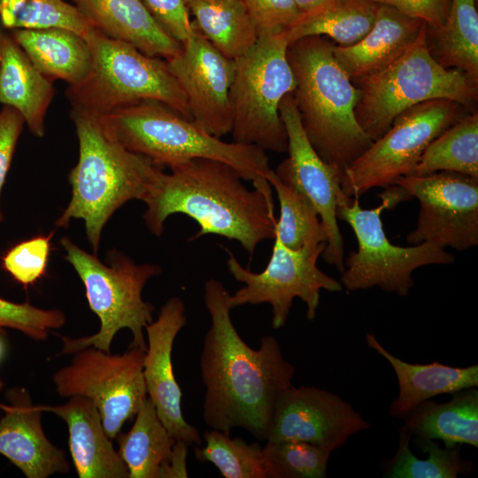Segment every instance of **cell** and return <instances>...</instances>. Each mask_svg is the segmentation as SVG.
Here are the masks:
<instances>
[{
	"instance_id": "obj_1",
	"label": "cell",
	"mask_w": 478,
	"mask_h": 478,
	"mask_svg": "<svg viewBox=\"0 0 478 478\" xmlns=\"http://www.w3.org/2000/svg\"><path fill=\"white\" fill-rule=\"evenodd\" d=\"M229 297L221 281H205L204 302L211 324L200 357L203 419L212 429L230 434L240 427L266 441L274 404L293 385L295 367L275 337H262L258 350L242 339L231 320Z\"/></svg>"
},
{
	"instance_id": "obj_2",
	"label": "cell",
	"mask_w": 478,
	"mask_h": 478,
	"mask_svg": "<svg viewBox=\"0 0 478 478\" xmlns=\"http://www.w3.org/2000/svg\"><path fill=\"white\" fill-rule=\"evenodd\" d=\"M156 174L143 201V219L156 236L164 232L166 219L182 213L200 227L189 240L217 235L237 241L250 254L258 244L275 236L272 186L266 179L245 187L240 173L229 165L195 158Z\"/></svg>"
},
{
	"instance_id": "obj_3",
	"label": "cell",
	"mask_w": 478,
	"mask_h": 478,
	"mask_svg": "<svg viewBox=\"0 0 478 478\" xmlns=\"http://www.w3.org/2000/svg\"><path fill=\"white\" fill-rule=\"evenodd\" d=\"M79 158L68 180L72 196L56 226L73 219L85 223L88 241L98 251L102 232L112 214L127 202L143 200L160 167L127 149L104 126L100 115L73 108Z\"/></svg>"
},
{
	"instance_id": "obj_4",
	"label": "cell",
	"mask_w": 478,
	"mask_h": 478,
	"mask_svg": "<svg viewBox=\"0 0 478 478\" xmlns=\"http://www.w3.org/2000/svg\"><path fill=\"white\" fill-rule=\"evenodd\" d=\"M334 43L320 35L288 45L293 97L305 135L319 156L344 171L373 143L357 121V86L336 61Z\"/></svg>"
},
{
	"instance_id": "obj_5",
	"label": "cell",
	"mask_w": 478,
	"mask_h": 478,
	"mask_svg": "<svg viewBox=\"0 0 478 478\" xmlns=\"http://www.w3.org/2000/svg\"><path fill=\"white\" fill-rule=\"evenodd\" d=\"M108 130L129 150L168 168L208 158L235 168L244 181L266 179L271 170L266 150L225 142L193 120L157 101H143L100 115Z\"/></svg>"
},
{
	"instance_id": "obj_6",
	"label": "cell",
	"mask_w": 478,
	"mask_h": 478,
	"mask_svg": "<svg viewBox=\"0 0 478 478\" xmlns=\"http://www.w3.org/2000/svg\"><path fill=\"white\" fill-rule=\"evenodd\" d=\"M354 83L359 91L355 116L373 142L388 131L397 116L420 103L448 99L470 108L478 97V83L459 69L443 66L432 56L426 24L396 59Z\"/></svg>"
},
{
	"instance_id": "obj_7",
	"label": "cell",
	"mask_w": 478,
	"mask_h": 478,
	"mask_svg": "<svg viewBox=\"0 0 478 478\" xmlns=\"http://www.w3.org/2000/svg\"><path fill=\"white\" fill-rule=\"evenodd\" d=\"M60 244L66 259L73 266L84 284L91 311L100 320L97 333L81 338L61 336L62 354H73L92 346L111 352L115 335L128 328L133 335L130 345L147 349L144 330L153 320L154 305L144 301L142 292L161 267L154 264H136L124 253L113 250L107 254V264L95 254L80 248L64 236Z\"/></svg>"
},
{
	"instance_id": "obj_8",
	"label": "cell",
	"mask_w": 478,
	"mask_h": 478,
	"mask_svg": "<svg viewBox=\"0 0 478 478\" xmlns=\"http://www.w3.org/2000/svg\"><path fill=\"white\" fill-rule=\"evenodd\" d=\"M84 38L90 49L91 66L83 81L68 87L66 95L73 108L103 115L139 102L157 101L193 120L166 59L148 56L96 28Z\"/></svg>"
},
{
	"instance_id": "obj_9",
	"label": "cell",
	"mask_w": 478,
	"mask_h": 478,
	"mask_svg": "<svg viewBox=\"0 0 478 478\" xmlns=\"http://www.w3.org/2000/svg\"><path fill=\"white\" fill-rule=\"evenodd\" d=\"M382 203L373 209H363L357 197H344L337 210V219L352 228L358 250L351 251L344 262L341 283L349 291L366 290L374 287L405 297L414 285L412 273L423 266L445 265L455 258L434 243L424 242L402 247L387 238L381 219L382 212L392 209L411 198L397 184L384 188Z\"/></svg>"
},
{
	"instance_id": "obj_10",
	"label": "cell",
	"mask_w": 478,
	"mask_h": 478,
	"mask_svg": "<svg viewBox=\"0 0 478 478\" xmlns=\"http://www.w3.org/2000/svg\"><path fill=\"white\" fill-rule=\"evenodd\" d=\"M288 45L285 32L260 36L248 52L235 59L229 90L233 142L266 151H287V132L279 107L296 88Z\"/></svg>"
},
{
	"instance_id": "obj_11",
	"label": "cell",
	"mask_w": 478,
	"mask_h": 478,
	"mask_svg": "<svg viewBox=\"0 0 478 478\" xmlns=\"http://www.w3.org/2000/svg\"><path fill=\"white\" fill-rule=\"evenodd\" d=\"M466 109L448 99H432L404 111L388 131L347 168L341 188L359 198L373 188H386L409 175L428 144L466 114Z\"/></svg>"
},
{
	"instance_id": "obj_12",
	"label": "cell",
	"mask_w": 478,
	"mask_h": 478,
	"mask_svg": "<svg viewBox=\"0 0 478 478\" xmlns=\"http://www.w3.org/2000/svg\"><path fill=\"white\" fill-rule=\"evenodd\" d=\"M145 349L129 345L122 354L89 346L53 375L63 397L82 396L96 405L106 435L115 439L148 397L143 378Z\"/></svg>"
},
{
	"instance_id": "obj_13",
	"label": "cell",
	"mask_w": 478,
	"mask_h": 478,
	"mask_svg": "<svg viewBox=\"0 0 478 478\" xmlns=\"http://www.w3.org/2000/svg\"><path fill=\"white\" fill-rule=\"evenodd\" d=\"M272 254L266 268L254 273L244 268L228 250L227 269L244 286L230 295L232 308L243 305L269 304L272 307V326L283 327L295 297L306 305V318L313 320L320 305V290L340 292L343 285L322 272L317 266L326 243L291 250L277 237L274 238Z\"/></svg>"
},
{
	"instance_id": "obj_14",
	"label": "cell",
	"mask_w": 478,
	"mask_h": 478,
	"mask_svg": "<svg viewBox=\"0 0 478 478\" xmlns=\"http://www.w3.org/2000/svg\"><path fill=\"white\" fill-rule=\"evenodd\" d=\"M395 184L420 202L416 227L406 237L409 244L428 242L457 251L478 244V179L440 171L402 176Z\"/></svg>"
},
{
	"instance_id": "obj_15",
	"label": "cell",
	"mask_w": 478,
	"mask_h": 478,
	"mask_svg": "<svg viewBox=\"0 0 478 478\" xmlns=\"http://www.w3.org/2000/svg\"><path fill=\"white\" fill-rule=\"evenodd\" d=\"M279 112L287 132L289 156L274 173L283 183L306 197L316 208L328 236L321 257L342 274L344 270L343 239L336 210L346 197L341 188L343 171L324 161L312 146L292 93L283 97Z\"/></svg>"
},
{
	"instance_id": "obj_16",
	"label": "cell",
	"mask_w": 478,
	"mask_h": 478,
	"mask_svg": "<svg viewBox=\"0 0 478 478\" xmlns=\"http://www.w3.org/2000/svg\"><path fill=\"white\" fill-rule=\"evenodd\" d=\"M369 428L340 396L312 386L291 385L274 404L266 441H303L335 451Z\"/></svg>"
},
{
	"instance_id": "obj_17",
	"label": "cell",
	"mask_w": 478,
	"mask_h": 478,
	"mask_svg": "<svg viewBox=\"0 0 478 478\" xmlns=\"http://www.w3.org/2000/svg\"><path fill=\"white\" fill-rule=\"evenodd\" d=\"M166 62L186 96L194 121L217 137L229 134L235 60L222 55L195 27L181 50Z\"/></svg>"
},
{
	"instance_id": "obj_18",
	"label": "cell",
	"mask_w": 478,
	"mask_h": 478,
	"mask_svg": "<svg viewBox=\"0 0 478 478\" xmlns=\"http://www.w3.org/2000/svg\"><path fill=\"white\" fill-rule=\"evenodd\" d=\"M186 323L183 301L179 297H172L162 305L158 318L145 328L147 349L143 371L147 395L167 430L178 442L200 446L202 438L197 428L183 417L182 393L172 363L175 337Z\"/></svg>"
},
{
	"instance_id": "obj_19",
	"label": "cell",
	"mask_w": 478,
	"mask_h": 478,
	"mask_svg": "<svg viewBox=\"0 0 478 478\" xmlns=\"http://www.w3.org/2000/svg\"><path fill=\"white\" fill-rule=\"evenodd\" d=\"M9 404L0 403V454L27 478H47L69 470L66 452L52 444L42 427L40 405H34L25 389L8 391Z\"/></svg>"
},
{
	"instance_id": "obj_20",
	"label": "cell",
	"mask_w": 478,
	"mask_h": 478,
	"mask_svg": "<svg viewBox=\"0 0 478 478\" xmlns=\"http://www.w3.org/2000/svg\"><path fill=\"white\" fill-rule=\"evenodd\" d=\"M135 417L129 431L115 438L129 478H186L188 446L167 430L149 397Z\"/></svg>"
},
{
	"instance_id": "obj_21",
	"label": "cell",
	"mask_w": 478,
	"mask_h": 478,
	"mask_svg": "<svg viewBox=\"0 0 478 478\" xmlns=\"http://www.w3.org/2000/svg\"><path fill=\"white\" fill-rule=\"evenodd\" d=\"M67 425L70 454L80 478H129V473L112 440L106 435L94 402L82 396L70 397L62 405H42Z\"/></svg>"
},
{
	"instance_id": "obj_22",
	"label": "cell",
	"mask_w": 478,
	"mask_h": 478,
	"mask_svg": "<svg viewBox=\"0 0 478 478\" xmlns=\"http://www.w3.org/2000/svg\"><path fill=\"white\" fill-rule=\"evenodd\" d=\"M105 35L143 53L168 60L181 49L158 22L143 0H70Z\"/></svg>"
},
{
	"instance_id": "obj_23",
	"label": "cell",
	"mask_w": 478,
	"mask_h": 478,
	"mask_svg": "<svg viewBox=\"0 0 478 478\" xmlns=\"http://www.w3.org/2000/svg\"><path fill=\"white\" fill-rule=\"evenodd\" d=\"M425 23L378 4L370 30L357 42L335 45L333 54L354 82L384 68L418 37Z\"/></svg>"
},
{
	"instance_id": "obj_24",
	"label": "cell",
	"mask_w": 478,
	"mask_h": 478,
	"mask_svg": "<svg viewBox=\"0 0 478 478\" xmlns=\"http://www.w3.org/2000/svg\"><path fill=\"white\" fill-rule=\"evenodd\" d=\"M366 345L383 357L392 366L398 382V394L389 404L390 417L403 420L417 405L441 394H453L478 386V365L451 366L434 361L412 364L390 353L375 335L366 333Z\"/></svg>"
},
{
	"instance_id": "obj_25",
	"label": "cell",
	"mask_w": 478,
	"mask_h": 478,
	"mask_svg": "<svg viewBox=\"0 0 478 478\" xmlns=\"http://www.w3.org/2000/svg\"><path fill=\"white\" fill-rule=\"evenodd\" d=\"M54 96L52 81L30 61L11 35H0V103L17 110L32 134L42 137Z\"/></svg>"
},
{
	"instance_id": "obj_26",
	"label": "cell",
	"mask_w": 478,
	"mask_h": 478,
	"mask_svg": "<svg viewBox=\"0 0 478 478\" xmlns=\"http://www.w3.org/2000/svg\"><path fill=\"white\" fill-rule=\"evenodd\" d=\"M411 436L441 440L444 447L469 444L478 447V389L471 387L451 394L449 401L428 399L403 420Z\"/></svg>"
},
{
	"instance_id": "obj_27",
	"label": "cell",
	"mask_w": 478,
	"mask_h": 478,
	"mask_svg": "<svg viewBox=\"0 0 478 478\" xmlns=\"http://www.w3.org/2000/svg\"><path fill=\"white\" fill-rule=\"evenodd\" d=\"M11 35L33 65L50 81L73 85L83 81L91 66L86 39L64 28L14 29Z\"/></svg>"
},
{
	"instance_id": "obj_28",
	"label": "cell",
	"mask_w": 478,
	"mask_h": 478,
	"mask_svg": "<svg viewBox=\"0 0 478 478\" xmlns=\"http://www.w3.org/2000/svg\"><path fill=\"white\" fill-rule=\"evenodd\" d=\"M378 4L373 0H328L300 12L285 31L289 44L320 35L348 46L359 41L373 26Z\"/></svg>"
},
{
	"instance_id": "obj_29",
	"label": "cell",
	"mask_w": 478,
	"mask_h": 478,
	"mask_svg": "<svg viewBox=\"0 0 478 478\" xmlns=\"http://www.w3.org/2000/svg\"><path fill=\"white\" fill-rule=\"evenodd\" d=\"M194 27L225 57L236 59L258 41L255 25L242 0H189Z\"/></svg>"
},
{
	"instance_id": "obj_30",
	"label": "cell",
	"mask_w": 478,
	"mask_h": 478,
	"mask_svg": "<svg viewBox=\"0 0 478 478\" xmlns=\"http://www.w3.org/2000/svg\"><path fill=\"white\" fill-rule=\"evenodd\" d=\"M432 56L444 67L463 71L478 83V13L475 0H450L443 27H427Z\"/></svg>"
},
{
	"instance_id": "obj_31",
	"label": "cell",
	"mask_w": 478,
	"mask_h": 478,
	"mask_svg": "<svg viewBox=\"0 0 478 478\" xmlns=\"http://www.w3.org/2000/svg\"><path fill=\"white\" fill-rule=\"evenodd\" d=\"M440 171L478 179L477 111L464 114L436 137L409 175H426Z\"/></svg>"
},
{
	"instance_id": "obj_32",
	"label": "cell",
	"mask_w": 478,
	"mask_h": 478,
	"mask_svg": "<svg viewBox=\"0 0 478 478\" xmlns=\"http://www.w3.org/2000/svg\"><path fill=\"white\" fill-rule=\"evenodd\" d=\"M411 437L401 426L398 429L397 450L387 465L383 477L457 478L473 469L472 461L461 457L460 445L441 448L434 440L414 437V444L428 456L422 459L411 451Z\"/></svg>"
},
{
	"instance_id": "obj_33",
	"label": "cell",
	"mask_w": 478,
	"mask_h": 478,
	"mask_svg": "<svg viewBox=\"0 0 478 478\" xmlns=\"http://www.w3.org/2000/svg\"><path fill=\"white\" fill-rule=\"evenodd\" d=\"M266 179L274 188L280 204L274 237L291 250L313 247L322 243L327 244L325 227L311 201L283 183L272 169Z\"/></svg>"
},
{
	"instance_id": "obj_34",
	"label": "cell",
	"mask_w": 478,
	"mask_h": 478,
	"mask_svg": "<svg viewBox=\"0 0 478 478\" xmlns=\"http://www.w3.org/2000/svg\"><path fill=\"white\" fill-rule=\"evenodd\" d=\"M0 22L14 29L64 28L85 37L95 28L66 0H0Z\"/></svg>"
},
{
	"instance_id": "obj_35",
	"label": "cell",
	"mask_w": 478,
	"mask_h": 478,
	"mask_svg": "<svg viewBox=\"0 0 478 478\" xmlns=\"http://www.w3.org/2000/svg\"><path fill=\"white\" fill-rule=\"evenodd\" d=\"M204 447H194L195 457L212 463L223 477L270 478L263 447L258 443H248L212 428L204 433Z\"/></svg>"
},
{
	"instance_id": "obj_36",
	"label": "cell",
	"mask_w": 478,
	"mask_h": 478,
	"mask_svg": "<svg viewBox=\"0 0 478 478\" xmlns=\"http://www.w3.org/2000/svg\"><path fill=\"white\" fill-rule=\"evenodd\" d=\"M334 451L303 441L266 442L263 454L270 478H325Z\"/></svg>"
},
{
	"instance_id": "obj_37",
	"label": "cell",
	"mask_w": 478,
	"mask_h": 478,
	"mask_svg": "<svg viewBox=\"0 0 478 478\" xmlns=\"http://www.w3.org/2000/svg\"><path fill=\"white\" fill-rule=\"evenodd\" d=\"M65 322L66 316L60 310H45L29 303L18 304L0 297V333L12 328L34 340L42 341Z\"/></svg>"
},
{
	"instance_id": "obj_38",
	"label": "cell",
	"mask_w": 478,
	"mask_h": 478,
	"mask_svg": "<svg viewBox=\"0 0 478 478\" xmlns=\"http://www.w3.org/2000/svg\"><path fill=\"white\" fill-rule=\"evenodd\" d=\"M52 235L33 237L14 245L2 258L4 268L22 285L34 284L45 274Z\"/></svg>"
},
{
	"instance_id": "obj_39",
	"label": "cell",
	"mask_w": 478,
	"mask_h": 478,
	"mask_svg": "<svg viewBox=\"0 0 478 478\" xmlns=\"http://www.w3.org/2000/svg\"><path fill=\"white\" fill-rule=\"evenodd\" d=\"M258 36L285 32L300 14L293 0H242Z\"/></svg>"
},
{
	"instance_id": "obj_40",
	"label": "cell",
	"mask_w": 478,
	"mask_h": 478,
	"mask_svg": "<svg viewBox=\"0 0 478 478\" xmlns=\"http://www.w3.org/2000/svg\"><path fill=\"white\" fill-rule=\"evenodd\" d=\"M161 27L183 43L195 31L184 0H143Z\"/></svg>"
},
{
	"instance_id": "obj_41",
	"label": "cell",
	"mask_w": 478,
	"mask_h": 478,
	"mask_svg": "<svg viewBox=\"0 0 478 478\" xmlns=\"http://www.w3.org/2000/svg\"><path fill=\"white\" fill-rule=\"evenodd\" d=\"M24 124L17 110L4 105L0 111V197ZM2 220L0 210V222Z\"/></svg>"
},
{
	"instance_id": "obj_42",
	"label": "cell",
	"mask_w": 478,
	"mask_h": 478,
	"mask_svg": "<svg viewBox=\"0 0 478 478\" xmlns=\"http://www.w3.org/2000/svg\"><path fill=\"white\" fill-rule=\"evenodd\" d=\"M391 6L403 14L423 21L429 28H439L444 24L450 0H373Z\"/></svg>"
},
{
	"instance_id": "obj_43",
	"label": "cell",
	"mask_w": 478,
	"mask_h": 478,
	"mask_svg": "<svg viewBox=\"0 0 478 478\" xmlns=\"http://www.w3.org/2000/svg\"><path fill=\"white\" fill-rule=\"evenodd\" d=\"M301 12L310 11L328 0H293Z\"/></svg>"
},
{
	"instance_id": "obj_44",
	"label": "cell",
	"mask_w": 478,
	"mask_h": 478,
	"mask_svg": "<svg viewBox=\"0 0 478 478\" xmlns=\"http://www.w3.org/2000/svg\"><path fill=\"white\" fill-rule=\"evenodd\" d=\"M3 355H4V344H3V342H2V340L0 338V360L3 358Z\"/></svg>"
},
{
	"instance_id": "obj_45",
	"label": "cell",
	"mask_w": 478,
	"mask_h": 478,
	"mask_svg": "<svg viewBox=\"0 0 478 478\" xmlns=\"http://www.w3.org/2000/svg\"><path fill=\"white\" fill-rule=\"evenodd\" d=\"M4 388V382L3 381L0 379V391L3 389Z\"/></svg>"
},
{
	"instance_id": "obj_46",
	"label": "cell",
	"mask_w": 478,
	"mask_h": 478,
	"mask_svg": "<svg viewBox=\"0 0 478 478\" xmlns=\"http://www.w3.org/2000/svg\"><path fill=\"white\" fill-rule=\"evenodd\" d=\"M189 0H184L185 4H187Z\"/></svg>"
},
{
	"instance_id": "obj_47",
	"label": "cell",
	"mask_w": 478,
	"mask_h": 478,
	"mask_svg": "<svg viewBox=\"0 0 478 478\" xmlns=\"http://www.w3.org/2000/svg\"><path fill=\"white\" fill-rule=\"evenodd\" d=\"M1 33H2V30H1V28H0V35H1Z\"/></svg>"
}]
</instances>
